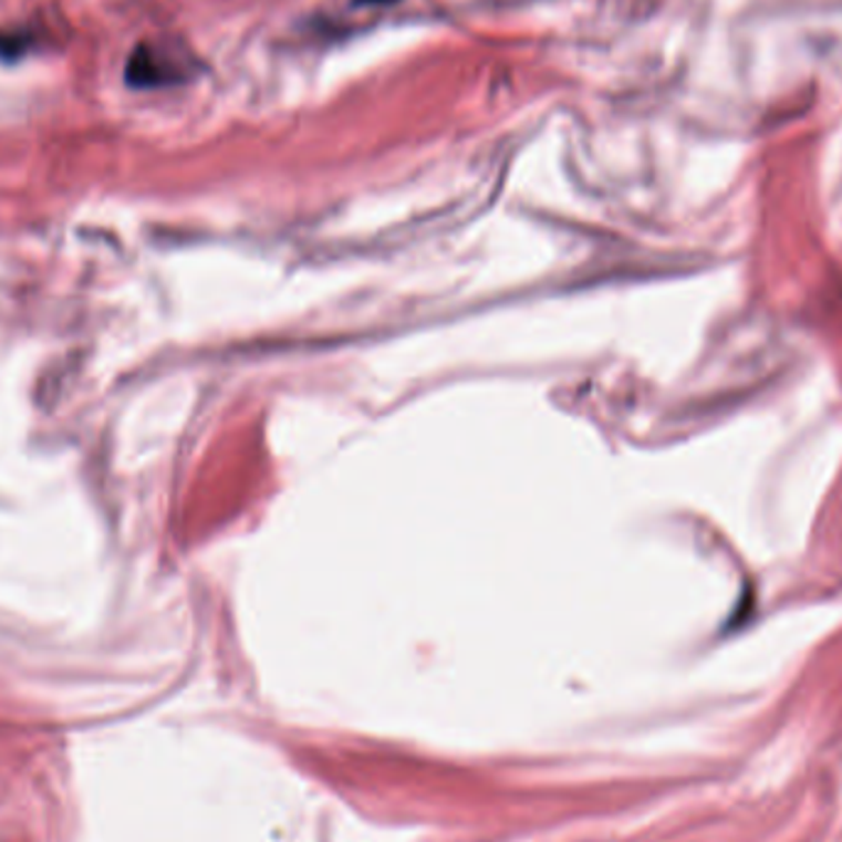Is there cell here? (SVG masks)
Instances as JSON below:
<instances>
[{"label": "cell", "mask_w": 842, "mask_h": 842, "mask_svg": "<svg viewBox=\"0 0 842 842\" xmlns=\"http://www.w3.org/2000/svg\"><path fill=\"white\" fill-rule=\"evenodd\" d=\"M126 76L131 84L158 86V84H170L175 80H180L183 70L173 62V58L166 50L141 48L134 58H131Z\"/></svg>", "instance_id": "1"}]
</instances>
